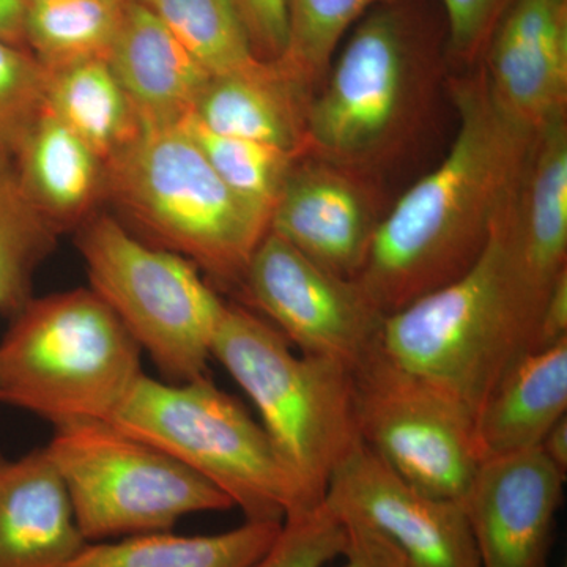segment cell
<instances>
[{"mask_svg":"<svg viewBox=\"0 0 567 567\" xmlns=\"http://www.w3.org/2000/svg\"><path fill=\"white\" fill-rule=\"evenodd\" d=\"M488 91L516 121L540 128L567 114V0H517L480 62Z\"/></svg>","mask_w":567,"mask_h":567,"instance_id":"15","label":"cell"},{"mask_svg":"<svg viewBox=\"0 0 567 567\" xmlns=\"http://www.w3.org/2000/svg\"><path fill=\"white\" fill-rule=\"evenodd\" d=\"M25 0H0V40L25 48Z\"/></svg>","mask_w":567,"mask_h":567,"instance_id":"35","label":"cell"},{"mask_svg":"<svg viewBox=\"0 0 567 567\" xmlns=\"http://www.w3.org/2000/svg\"><path fill=\"white\" fill-rule=\"evenodd\" d=\"M50 71L25 48L0 40V156L13 158L47 112Z\"/></svg>","mask_w":567,"mask_h":567,"instance_id":"29","label":"cell"},{"mask_svg":"<svg viewBox=\"0 0 567 567\" xmlns=\"http://www.w3.org/2000/svg\"><path fill=\"white\" fill-rule=\"evenodd\" d=\"M59 233L25 193L14 159L0 156V315L11 320L32 300L33 275Z\"/></svg>","mask_w":567,"mask_h":567,"instance_id":"25","label":"cell"},{"mask_svg":"<svg viewBox=\"0 0 567 567\" xmlns=\"http://www.w3.org/2000/svg\"><path fill=\"white\" fill-rule=\"evenodd\" d=\"M567 341V270L561 271L548 289L539 324V347L547 349Z\"/></svg>","mask_w":567,"mask_h":567,"instance_id":"34","label":"cell"},{"mask_svg":"<svg viewBox=\"0 0 567 567\" xmlns=\"http://www.w3.org/2000/svg\"><path fill=\"white\" fill-rule=\"evenodd\" d=\"M126 0H33L25 6V47L50 73L106 61Z\"/></svg>","mask_w":567,"mask_h":567,"instance_id":"24","label":"cell"},{"mask_svg":"<svg viewBox=\"0 0 567 567\" xmlns=\"http://www.w3.org/2000/svg\"><path fill=\"white\" fill-rule=\"evenodd\" d=\"M212 78L260 62L237 0H140Z\"/></svg>","mask_w":567,"mask_h":567,"instance_id":"26","label":"cell"},{"mask_svg":"<svg viewBox=\"0 0 567 567\" xmlns=\"http://www.w3.org/2000/svg\"><path fill=\"white\" fill-rule=\"evenodd\" d=\"M347 528L327 503L282 522L270 548L251 567H324L342 557Z\"/></svg>","mask_w":567,"mask_h":567,"instance_id":"30","label":"cell"},{"mask_svg":"<svg viewBox=\"0 0 567 567\" xmlns=\"http://www.w3.org/2000/svg\"><path fill=\"white\" fill-rule=\"evenodd\" d=\"M104 194L147 244L185 257L226 287H240L270 230V212L229 188L182 123L141 126L104 163Z\"/></svg>","mask_w":567,"mask_h":567,"instance_id":"4","label":"cell"},{"mask_svg":"<svg viewBox=\"0 0 567 567\" xmlns=\"http://www.w3.org/2000/svg\"><path fill=\"white\" fill-rule=\"evenodd\" d=\"M44 450L87 543L173 532L189 514L234 507L203 476L111 421L55 427Z\"/></svg>","mask_w":567,"mask_h":567,"instance_id":"9","label":"cell"},{"mask_svg":"<svg viewBox=\"0 0 567 567\" xmlns=\"http://www.w3.org/2000/svg\"><path fill=\"white\" fill-rule=\"evenodd\" d=\"M87 544L44 446L0 456V567H63Z\"/></svg>","mask_w":567,"mask_h":567,"instance_id":"16","label":"cell"},{"mask_svg":"<svg viewBox=\"0 0 567 567\" xmlns=\"http://www.w3.org/2000/svg\"><path fill=\"white\" fill-rule=\"evenodd\" d=\"M47 111L103 163L141 130L140 117L106 61L82 62L50 73Z\"/></svg>","mask_w":567,"mask_h":567,"instance_id":"23","label":"cell"},{"mask_svg":"<svg viewBox=\"0 0 567 567\" xmlns=\"http://www.w3.org/2000/svg\"><path fill=\"white\" fill-rule=\"evenodd\" d=\"M380 203L372 178L303 155L284 181L270 230L324 270L357 279L385 216Z\"/></svg>","mask_w":567,"mask_h":567,"instance_id":"13","label":"cell"},{"mask_svg":"<svg viewBox=\"0 0 567 567\" xmlns=\"http://www.w3.org/2000/svg\"><path fill=\"white\" fill-rule=\"evenodd\" d=\"M539 450L563 475L567 473V416L561 417L554 427L547 432L540 442Z\"/></svg>","mask_w":567,"mask_h":567,"instance_id":"36","label":"cell"},{"mask_svg":"<svg viewBox=\"0 0 567 567\" xmlns=\"http://www.w3.org/2000/svg\"><path fill=\"white\" fill-rule=\"evenodd\" d=\"M25 193L59 227L84 219L104 194V163L50 112L14 156Z\"/></svg>","mask_w":567,"mask_h":567,"instance_id":"21","label":"cell"},{"mask_svg":"<svg viewBox=\"0 0 567 567\" xmlns=\"http://www.w3.org/2000/svg\"><path fill=\"white\" fill-rule=\"evenodd\" d=\"M507 208L465 275L386 316L380 331V353L456 402L472 424L507 372L539 347L551 286L529 270Z\"/></svg>","mask_w":567,"mask_h":567,"instance_id":"2","label":"cell"},{"mask_svg":"<svg viewBox=\"0 0 567 567\" xmlns=\"http://www.w3.org/2000/svg\"><path fill=\"white\" fill-rule=\"evenodd\" d=\"M212 358L251 399L300 513L322 505L336 470L361 445L352 371L293 353L275 327L240 305H227Z\"/></svg>","mask_w":567,"mask_h":567,"instance_id":"5","label":"cell"},{"mask_svg":"<svg viewBox=\"0 0 567 567\" xmlns=\"http://www.w3.org/2000/svg\"><path fill=\"white\" fill-rule=\"evenodd\" d=\"M567 341L525 354L473 417L480 462L536 450L567 416Z\"/></svg>","mask_w":567,"mask_h":567,"instance_id":"19","label":"cell"},{"mask_svg":"<svg viewBox=\"0 0 567 567\" xmlns=\"http://www.w3.org/2000/svg\"><path fill=\"white\" fill-rule=\"evenodd\" d=\"M106 62L141 126L185 121L212 78L140 0H126Z\"/></svg>","mask_w":567,"mask_h":567,"instance_id":"17","label":"cell"},{"mask_svg":"<svg viewBox=\"0 0 567 567\" xmlns=\"http://www.w3.org/2000/svg\"><path fill=\"white\" fill-rule=\"evenodd\" d=\"M182 125L199 145L208 163L226 185L271 215L284 181L295 159L300 156L290 155L262 142L213 133L192 114Z\"/></svg>","mask_w":567,"mask_h":567,"instance_id":"28","label":"cell"},{"mask_svg":"<svg viewBox=\"0 0 567 567\" xmlns=\"http://www.w3.org/2000/svg\"><path fill=\"white\" fill-rule=\"evenodd\" d=\"M450 91L458 117L450 153L385 213L357 278L385 317L477 262L535 140L498 106L480 66L450 78Z\"/></svg>","mask_w":567,"mask_h":567,"instance_id":"1","label":"cell"},{"mask_svg":"<svg viewBox=\"0 0 567 567\" xmlns=\"http://www.w3.org/2000/svg\"><path fill=\"white\" fill-rule=\"evenodd\" d=\"M254 54L262 62H278L287 48L286 0H237Z\"/></svg>","mask_w":567,"mask_h":567,"instance_id":"32","label":"cell"},{"mask_svg":"<svg viewBox=\"0 0 567 567\" xmlns=\"http://www.w3.org/2000/svg\"><path fill=\"white\" fill-rule=\"evenodd\" d=\"M111 423L218 487L246 520L301 514L262 425L208 377L173 383L142 374Z\"/></svg>","mask_w":567,"mask_h":567,"instance_id":"7","label":"cell"},{"mask_svg":"<svg viewBox=\"0 0 567 567\" xmlns=\"http://www.w3.org/2000/svg\"><path fill=\"white\" fill-rule=\"evenodd\" d=\"M25 2H33V0H25Z\"/></svg>","mask_w":567,"mask_h":567,"instance_id":"37","label":"cell"},{"mask_svg":"<svg viewBox=\"0 0 567 567\" xmlns=\"http://www.w3.org/2000/svg\"><path fill=\"white\" fill-rule=\"evenodd\" d=\"M141 354L92 289L32 298L0 341V404L54 429L111 421L144 374Z\"/></svg>","mask_w":567,"mask_h":567,"instance_id":"6","label":"cell"},{"mask_svg":"<svg viewBox=\"0 0 567 567\" xmlns=\"http://www.w3.org/2000/svg\"><path fill=\"white\" fill-rule=\"evenodd\" d=\"M323 502L379 532L405 567H481L464 505L416 491L363 443L336 470Z\"/></svg>","mask_w":567,"mask_h":567,"instance_id":"12","label":"cell"},{"mask_svg":"<svg viewBox=\"0 0 567 567\" xmlns=\"http://www.w3.org/2000/svg\"><path fill=\"white\" fill-rule=\"evenodd\" d=\"M446 66L445 22L421 0L368 11L312 93L306 155L377 181L423 133Z\"/></svg>","mask_w":567,"mask_h":567,"instance_id":"3","label":"cell"},{"mask_svg":"<svg viewBox=\"0 0 567 567\" xmlns=\"http://www.w3.org/2000/svg\"><path fill=\"white\" fill-rule=\"evenodd\" d=\"M281 525L246 520L218 535L159 532L89 543L63 567H251L274 544Z\"/></svg>","mask_w":567,"mask_h":567,"instance_id":"22","label":"cell"},{"mask_svg":"<svg viewBox=\"0 0 567 567\" xmlns=\"http://www.w3.org/2000/svg\"><path fill=\"white\" fill-rule=\"evenodd\" d=\"M352 377L361 443L416 491L464 502L480 465L464 410L391 363L379 346Z\"/></svg>","mask_w":567,"mask_h":567,"instance_id":"10","label":"cell"},{"mask_svg":"<svg viewBox=\"0 0 567 567\" xmlns=\"http://www.w3.org/2000/svg\"><path fill=\"white\" fill-rule=\"evenodd\" d=\"M312 92L279 62L210 78L192 115L213 133L306 155V118Z\"/></svg>","mask_w":567,"mask_h":567,"instance_id":"18","label":"cell"},{"mask_svg":"<svg viewBox=\"0 0 567 567\" xmlns=\"http://www.w3.org/2000/svg\"><path fill=\"white\" fill-rule=\"evenodd\" d=\"M507 213L529 270L554 282L567 270V114L536 130Z\"/></svg>","mask_w":567,"mask_h":567,"instance_id":"20","label":"cell"},{"mask_svg":"<svg viewBox=\"0 0 567 567\" xmlns=\"http://www.w3.org/2000/svg\"><path fill=\"white\" fill-rule=\"evenodd\" d=\"M445 13L447 65L472 70L496 25L517 0H440Z\"/></svg>","mask_w":567,"mask_h":567,"instance_id":"31","label":"cell"},{"mask_svg":"<svg viewBox=\"0 0 567 567\" xmlns=\"http://www.w3.org/2000/svg\"><path fill=\"white\" fill-rule=\"evenodd\" d=\"M386 2L391 0H286L287 48L278 62L315 93L346 33Z\"/></svg>","mask_w":567,"mask_h":567,"instance_id":"27","label":"cell"},{"mask_svg":"<svg viewBox=\"0 0 567 567\" xmlns=\"http://www.w3.org/2000/svg\"><path fill=\"white\" fill-rule=\"evenodd\" d=\"M91 289L121 320L163 380L208 377L227 303L178 254L134 237L112 216L85 219L78 234Z\"/></svg>","mask_w":567,"mask_h":567,"instance_id":"8","label":"cell"},{"mask_svg":"<svg viewBox=\"0 0 567 567\" xmlns=\"http://www.w3.org/2000/svg\"><path fill=\"white\" fill-rule=\"evenodd\" d=\"M238 290L300 353L353 371L379 346L385 316L357 279L324 270L271 230L249 259Z\"/></svg>","mask_w":567,"mask_h":567,"instance_id":"11","label":"cell"},{"mask_svg":"<svg viewBox=\"0 0 567 567\" xmlns=\"http://www.w3.org/2000/svg\"><path fill=\"white\" fill-rule=\"evenodd\" d=\"M565 480L539 447L480 462L462 505L481 567H550Z\"/></svg>","mask_w":567,"mask_h":567,"instance_id":"14","label":"cell"},{"mask_svg":"<svg viewBox=\"0 0 567 567\" xmlns=\"http://www.w3.org/2000/svg\"><path fill=\"white\" fill-rule=\"evenodd\" d=\"M341 520L347 528L342 567H405L404 558L393 544L374 528L354 518L341 517Z\"/></svg>","mask_w":567,"mask_h":567,"instance_id":"33","label":"cell"}]
</instances>
